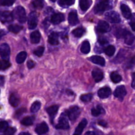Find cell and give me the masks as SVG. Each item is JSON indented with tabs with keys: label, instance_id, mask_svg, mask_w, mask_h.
Returning <instances> with one entry per match:
<instances>
[{
	"label": "cell",
	"instance_id": "cell-1",
	"mask_svg": "<svg viewBox=\"0 0 135 135\" xmlns=\"http://www.w3.org/2000/svg\"><path fill=\"white\" fill-rule=\"evenodd\" d=\"M13 16V18H15L16 19L18 20V22L21 23H25L26 21V11L24 9L23 7L22 6H17L15 9H14L13 12L12 13Z\"/></svg>",
	"mask_w": 135,
	"mask_h": 135
},
{
	"label": "cell",
	"instance_id": "cell-2",
	"mask_svg": "<svg viewBox=\"0 0 135 135\" xmlns=\"http://www.w3.org/2000/svg\"><path fill=\"white\" fill-rule=\"evenodd\" d=\"M112 8V5L109 1H102L98 3L94 7V11L96 14H102L106 10Z\"/></svg>",
	"mask_w": 135,
	"mask_h": 135
},
{
	"label": "cell",
	"instance_id": "cell-3",
	"mask_svg": "<svg viewBox=\"0 0 135 135\" xmlns=\"http://www.w3.org/2000/svg\"><path fill=\"white\" fill-rule=\"evenodd\" d=\"M80 113V109L78 106H73L70 108L65 112V114L69 117L71 121H75L79 117Z\"/></svg>",
	"mask_w": 135,
	"mask_h": 135
},
{
	"label": "cell",
	"instance_id": "cell-4",
	"mask_svg": "<svg viewBox=\"0 0 135 135\" xmlns=\"http://www.w3.org/2000/svg\"><path fill=\"white\" fill-rule=\"evenodd\" d=\"M10 47L7 44H2L0 46V56L3 60L9 61L10 57Z\"/></svg>",
	"mask_w": 135,
	"mask_h": 135
},
{
	"label": "cell",
	"instance_id": "cell-5",
	"mask_svg": "<svg viewBox=\"0 0 135 135\" xmlns=\"http://www.w3.org/2000/svg\"><path fill=\"white\" fill-rule=\"evenodd\" d=\"M105 19L112 23H119L121 22V17L115 11L108 12L105 15Z\"/></svg>",
	"mask_w": 135,
	"mask_h": 135
},
{
	"label": "cell",
	"instance_id": "cell-6",
	"mask_svg": "<svg viewBox=\"0 0 135 135\" xmlns=\"http://www.w3.org/2000/svg\"><path fill=\"white\" fill-rule=\"evenodd\" d=\"M55 128L57 129H63V130H67L69 129V124L67 121V116L65 113L61 115V117L59 119V122L55 126Z\"/></svg>",
	"mask_w": 135,
	"mask_h": 135
},
{
	"label": "cell",
	"instance_id": "cell-7",
	"mask_svg": "<svg viewBox=\"0 0 135 135\" xmlns=\"http://www.w3.org/2000/svg\"><path fill=\"white\" fill-rule=\"evenodd\" d=\"M28 25L29 29H34L38 25V16L35 11H32L29 14L28 19Z\"/></svg>",
	"mask_w": 135,
	"mask_h": 135
},
{
	"label": "cell",
	"instance_id": "cell-8",
	"mask_svg": "<svg viewBox=\"0 0 135 135\" xmlns=\"http://www.w3.org/2000/svg\"><path fill=\"white\" fill-rule=\"evenodd\" d=\"M126 95L127 90L124 86H119L116 88L114 92V96L118 98L120 101H123Z\"/></svg>",
	"mask_w": 135,
	"mask_h": 135
},
{
	"label": "cell",
	"instance_id": "cell-9",
	"mask_svg": "<svg viewBox=\"0 0 135 135\" xmlns=\"http://www.w3.org/2000/svg\"><path fill=\"white\" fill-rule=\"evenodd\" d=\"M97 30L99 32L106 33L110 31L111 27L109 24L104 21H100L97 25Z\"/></svg>",
	"mask_w": 135,
	"mask_h": 135
},
{
	"label": "cell",
	"instance_id": "cell-10",
	"mask_svg": "<svg viewBox=\"0 0 135 135\" xmlns=\"http://www.w3.org/2000/svg\"><path fill=\"white\" fill-rule=\"evenodd\" d=\"M13 20V16L12 13L9 11H0V21L3 23L12 22Z\"/></svg>",
	"mask_w": 135,
	"mask_h": 135
},
{
	"label": "cell",
	"instance_id": "cell-11",
	"mask_svg": "<svg viewBox=\"0 0 135 135\" xmlns=\"http://www.w3.org/2000/svg\"><path fill=\"white\" fill-rule=\"evenodd\" d=\"M49 127L45 122L38 124L35 129V132L38 135H43L48 132Z\"/></svg>",
	"mask_w": 135,
	"mask_h": 135
},
{
	"label": "cell",
	"instance_id": "cell-12",
	"mask_svg": "<svg viewBox=\"0 0 135 135\" xmlns=\"http://www.w3.org/2000/svg\"><path fill=\"white\" fill-rule=\"evenodd\" d=\"M46 112L48 113V115H50V121L51 123H53L54 121V119L55 118V115L57 113L58 110H59V105H51V106L48 107V108H46Z\"/></svg>",
	"mask_w": 135,
	"mask_h": 135
},
{
	"label": "cell",
	"instance_id": "cell-13",
	"mask_svg": "<svg viewBox=\"0 0 135 135\" xmlns=\"http://www.w3.org/2000/svg\"><path fill=\"white\" fill-rule=\"evenodd\" d=\"M68 21L69 23L72 26H75L79 23V20L76 11H73L70 12L68 16Z\"/></svg>",
	"mask_w": 135,
	"mask_h": 135
},
{
	"label": "cell",
	"instance_id": "cell-14",
	"mask_svg": "<svg viewBox=\"0 0 135 135\" xmlns=\"http://www.w3.org/2000/svg\"><path fill=\"white\" fill-rule=\"evenodd\" d=\"M111 94H112V90L110 89V88L107 86L100 88L98 92V95L102 99H105L109 97Z\"/></svg>",
	"mask_w": 135,
	"mask_h": 135
},
{
	"label": "cell",
	"instance_id": "cell-15",
	"mask_svg": "<svg viewBox=\"0 0 135 135\" xmlns=\"http://www.w3.org/2000/svg\"><path fill=\"white\" fill-rule=\"evenodd\" d=\"M65 20V16L63 13H58L53 15L51 17V22L54 25H58Z\"/></svg>",
	"mask_w": 135,
	"mask_h": 135
},
{
	"label": "cell",
	"instance_id": "cell-16",
	"mask_svg": "<svg viewBox=\"0 0 135 135\" xmlns=\"http://www.w3.org/2000/svg\"><path fill=\"white\" fill-rule=\"evenodd\" d=\"M92 76H93L94 79L96 83L100 82L103 79H104V74L101 70L98 69L97 68H95L92 71Z\"/></svg>",
	"mask_w": 135,
	"mask_h": 135
},
{
	"label": "cell",
	"instance_id": "cell-17",
	"mask_svg": "<svg viewBox=\"0 0 135 135\" xmlns=\"http://www.w3.org/2000/svg\"><path fill=\"white\" fill-rule=\"evenodd\" d=\"M89 60L92 61V63L99 65L102 67H104L105 65V61L104 58H103L102 57L98 56V55H94V56L91 57L89 58Z\"/></svg>",
	"mask_w": 135,
	"mask_h": 135
},
{
	"label": "cell",
	"instance_id": "cell-18",
	"mask_svg": "<svg viewBox=\"0 0 135 135\" xmlns=\"http://www.w3.org/2000/svg\"><path fill=\"white\" fill-rule=\"evenodd\" d=\"M87 125V120L86 119H83L81 121H80V123L79 124V125L77 126V127L75 129V133L73 135H81L82 133H83V130L84 129V128L86 127V126Z\"/></svg>",
	"mask_w": 135,
	"mask_h": 135
},
{
	"label": "cell",
	"instance_id": "cell-19",
	"mask_svg": "<svg viewBox=\"0 0 135 135\" xmlns=\"http://www.w3.org/2000/svg\"><path fill=\"white\" fill-rule=\"evenodd\" d=\"M121 10L122 12V14L123 15V17L125 18H130L131 17L132 15L131 11L130 8L129 7L128 5H127L126 4H122L121 5Z\"/></svg>",
	"mask_w": 135,
	"mask_h": 135
},
{
	"label": "cell",
	"instance_id": "cell-20",
	"mask_svg": "<svg viewBox=\"0 0 135 135\" xmlns=\"http://www.w3.org/2000/svg\"><path fill=\"white\" fill-rule=\"evenodd\" d=\"M9 104L13 107H17L19 104L20 98L17 94H11L9 99Z\"/></svg>",
	"mask_w": 135,
	"mask_h": 135
},
{
	"label": "cell",
	"instance_id": "cell-21",
	"mask_svg": "<svg viewBox=\"0 0 135 135\" xmlns=\"http://www.w3.org/2000/svg\"><path fill=\"white\" fill-rule=\"evenodd\" d=\"M48 42L51 45L59 44V35L56 32H52L48 36Z\"/></svg>",
	"mask_w": 135,
	"mask_h": 135
},
{
	"label": "cell",
	"instance_id": "cell-22",
	"mask_svg": "<svg viewBox=\"0 0 135 135\" xmlns=\"http://www.w3.org/2000/svg\"><path fill=\"white\" fill-rule=\"evenodd\" d=\"M41 38V34L38 30L32 32L30 34V40L32 44H38L40 42Z\"/></svg>",
	"mask_w": 135,
	"mask_h": 135
},
{
	"label": "cell",
	"instance_id": "cell-23",
	"mask_svg": "<svg viewBox=\"0 0 135 135\" xmlns=\"http://www.w3.org/2000/svg\"><path fill=\"white\" fill-rule=\"evenodd\" d=\"M92 3V1L91 0H80L79 1V5L82 11H86L90 8Z\"/></svg>",
	"mask_w": 135,
	"mask_h": 135
},
{
	"label": "cell",
	"instance_id": "cell-24",
	"mask_svg": "<svg viewBox=\"0 0 135 135\" xmlns=\"http://www.w3.org/2000/svg\"><path fill=\"white\" fill-rule=\"evenodd\" d=\"M91 113L94 117H98V116L100 115L105 113V110L103 109V108L101 105H98L96 108H92V111H91Z\"/></svg>",
	"mask_w": 135,
	"mask_h": 135
},
{
	"label": "cell",
	"instance_id": "cell-25",
	"mask_svg": "<svg viewBox=\"0 0 135 135\" xmlns=\"http://www.w3.org/2000/svg\"><path fill=\"white\" fill-rule=\"evenodd\" d=\"M129 32V31H128L126 29L118 28L115 32L114 34L117 38H125Z\"/></svg>",
	"mask_w": 135,
	"mask_h": 135
},
{
	"label": "cell",
	"instance_id": "cell-26",
	"mask_svg": "<svg viewBox=\"0 0 135 135\" xmlns=\"http://www.w3.org/2000/svg\"><path fill=\"white\" fill-rule=\"evenodd\" d=\"M80 51L83 54H88L90 51V44L88 41H84L81 45Z\"/></svg>",
	"mask_w": 135,
	"mask_h": 135
},
{
	"label": "cell",
	"instance_id": "cell-27",
	"mask_svg": "<svg viewBox=\"0 0 135 135\" xmlns=\"http://www.w3.org/2000/svg\"><path fill=\"white\" fill-rule=\"evenodd\" d=\"M26 57H27V53L26 51H21L17 55L16 61L18 64H21L26 60Z\"/></svg>",
	"mask_w": 135,
	"mask_h": 135
},
{
	"label": "cell",
	"instance_id": "cell-28",
	"mask_svg": "<svg viewBox=\"0 0 135 135\" xmlns=\"http://www.w3.org/2000/svg\"><path fill=\"white\" fill-rule=\"evenodd\" d=\"M111 79L114 83H119L122 80V77L117 72H113L110 75Z\"/></svg>",
	"mask_w": 135,
	"mask_h": 135
},
{
	"label": "cell",
	"instance_id": "cell-29",
	"mask_svg": "<svg viewBox=\"0 0 135 135\" xmlns=\"http://www.w3.org/2000/svg\"><path fill=\"white\" fill-rule=\"evenodd\" d=\"M75 3V1H71V0H60L58 1V4L59 6L63 8H67Z\"/></svg>",
	"mask_w": 135,
	"mask_h": 135
},
{
	"label": "cell",
	"instance_id": "cell-30",
	"mask_svg": "<svg viewBox=\"0 0 135 135\" xmlns=\"http://www.w3.org/2000/svg\"><path fill=\"white\" fill-rule=\"evenodd\" d=\"M34 117H25L22 121H21V124L25 126H30L32 125L34 123Z\"/></svg>",
	"mask_w": 135,
	"mask_h": 135
},
{
	"label": "cell",
	"instance_id": "cell-31",
	"mask_svg": "<svg viewBox=\"0 0 135 135\" xmlns=\"http://www.w3.org/2000/svg\"><path fill=\"white\" fill-rule=\"evenodd\" d=\"M22 29V26H20V25H11L8 27V30L11 32L15 33V34H17Z\"/></svg>",
	"mask_w": 135,
	"mask_h": 135
},
{
	"label": "cell",
	"instance_id": "cell-32",
	"mask_svg": "<svg viewBox=\"0 0 135 135\" xmlns=\"http://www.w3.org/2000/svg\"><path fill=\"white\" fill-rule=\"evenodd\" d=\"M104 51H105V54L108 56L112 57L114 55L115 52V47L113 46H112V45H109L108 47H105Z\"/></svg>",
	"mask_w": 135,
	"mask_h": 135
},
{
	"label": "cell",
	"instance_id": "cell-33",
	"mask_svg": "<svg viewBox=\"0 0 135 135\" xmlns=\"http://www.w3.org/2000/svg\"><path fill=\"white\" fill-rule=\"evenodd\" d=\"M84 29L83 28H77L72 31V34L76 38H80L84 34Z\"/></svg>",
	"mask_w": 135,
	"mask_h": 135
},
{
	"label": "cell",
	"instance_id": "cell-34",
	"mask_svg": "<svg viewBox=\"0 0 135 135\" xmlns=\"http://www.w3.org/2000/svg\"><path fill=\"white\" fill-rule=\"evenodd\" d=\"M124 39H125V42L127 44L131 45V44H133V43L134 42L135 37L133 34H131V33L129 32L128 33L127 35L126 36V37H125Z\"/></svg>",
	"mask_w": 135,
	"mask_h": 135
},
{
	"label": "cell",
	"instance_id": "cell-35",
	"mask_svg": "<svg viewBox=\"0 0 135 135\" xmlns=\"http://www.w3.org/2000/svg\"><path fill=\"white\" fill-rule=\"evenodd\" d=\"M41 108V103L39 101H36L34 102L32 105L31 108H30V111L32 113H36V112H38L39 109Z\"/></svg>",
	"mask_w": 135,
	"mask_h": 135
},
{
	"label": "cell",
	"instance_id": "cell-36",
	"mask_svg": "<svg viewBox=\"0 0 135 135\" xmlns=\"http://www.w3.org/2000/svg\"><path fill=\"white\" fill-rule=\"evenodd\" d=\"M11 66V63L9 61H5L0 59V70H5L9 68Z\"/></svg>",
	"mask_w": 135,
	"mask_h": 135
},
{
	"label": "cell",
	"instance_id": "cell-37",
	"mask_svg": "<svg viewBox=\"0 0 135 135\" xmlns=\"http://www.w3.org/2000/svg\"><path fill=\"white\" fill-rule=\"evenodd\" d=\"M32 6L34 8V9H42L43 7V1H40V0H36V1H34L32 2L31 4Z\"/></svg>",
	"mask_w": 135,
	"mask_h": 135
},
{
	"label": "cell",
	"instance_id": "cell-38",
	"mask_svg": "<svg viewBox=\"0 0 135 135\" xmlns=\"http://www.w3.org/2000/svg\"><path fill=\"white\" fill-rule=\"evenodd\" d=\"M92 98V94H83L80 96V100L83 102H90Z\"/></svg>",
	"mask_w": 135,
	"mask_h": 135
},
{
	"label": "cell",
	"instance_id": "cell-39",
	"mask_svg": "<svg viewBox=\"0 0 135 135\" xmlns=\"http://www.w3.org/2000/svg\"><path fill=\"white\" fill-rule=\"evenodd\" d=\"M135 67V55L126 63L125 67L127 69H131Z\"/></svg>",
	"mask_w": 135,
	"mask_h": 135
},
{
	"label": "cell",
	"instance_id": "cell-40",
	"mask_svg": "<svg viewBox=\"0 0 135 135\" xmlns=\"http://www.w3.org/2000/svg\"><path fill=\"white\" fill-rule=\"evenodd\" d=\"M44 52V47H42V46H40L38 47L35 51H34V55H36L38 57H41L43 55Z\"/></svg>",
	"mask_w": 135,
	"mask_h": 135
},
{
	"label": "cell",
	"instance_id": "cell-41",
	"mask_svg": "<svg viewBox=\"0 0 135 135\" xmlns=\"http://www.w3.org/2000/svg\"><path fill=\"white\" fill-rule=\"evenodd\" d=\"M8 128L7 121H0V133H4Z\"/></svg>",
	"mask_w": 135,
	"mask_h": 135
},
{
	"label": "cell",
	"instance_id": "cell-42",
	"mask_svg": "<svg viewBox=\"0 0 135 135\" xmlns=\"http://www.w3.org/2000/svg\"><path fill=\"white\" fill-rule=\"evenodd\" d=\"M15 1H7V0H3L0 1V6H5V7H10L13 5Z\"/></svg>",
	"mask_w": 135,
	"mask_h": 135
},
{
	"label": "cell",
	"instance_id": "cell-43",
	"mask_svg": "<svg viewBox=\"0 0 135 135\" xmlns=\"http://www.w3.org/2000/svg\"><path fill=\"white\" fill-rule=\"evenodd\" d=\"M131 27L133 31H135V13H133L130 18V22H129Z\"/></svg>",
	"mask_w": 135,
	"mask_h": 135
},
{
	"label": "cell",
	"instance_id": "cell-44",
	"mask_svg": "<svg viewBox=\"0 0 135 135\" xmlns=\"http://www.w3.org/2000/svg\"><path fill=\"white\" fill-rule=\"evenodd\" d=\"M16 131V129L13 127H8L5 131V135H13Z\"/></svg>",
	"mask_w": 135,
	"mask_h": 135
},
{
	"label": "cell",
	"instance_id": "cell-45",
	"mask_svg": "<svg viewBox=\"0 0 135 135\" xmlns=\"http://www.w3.org/2000/svg\"><path fill=\"white\" fill-rule=\"evenodd\" d=\"M35 66V63H34L33 61L30 60V61H28L27 62V67L28 69H32L33 67Z\"/></svg>",
	"mask_w": 135,
	"mask_h": 135
},
{
	"label": "cell",
	"instance_id": "cell-46",
	"mask_svg": "<svg viewBox=\"0 0 135 135\" xmlns=\"http://www.w3.org/2000/svg\"><path fill=\"white\" fill-rule=\"evenodd\" d=\"M25 112H26V109H25V108H22V109H18V110L17 111V112H16V116H19L21 115H22V113H25Z\"/></svg>",
	"mask_w": 135,
	"mask_h": 135
},
{
	"label": "cell",
	"instance_id": "cell-47",
	"mask_svg": "<svg viewBox=\"0 0 135 135\" xmlns=\"http://www.w3.org/2000/svg\"><path fill=\"white\" fill-rule=\"evenodd\" d=\"M131 86L133 89L135 90V73L132 74V83Z\"/></svg>",
	"mask_w": 135,
	"mask_h": 135
},
{
	"label": "cell",
	"instance_id": "cell-48",
	"mask_svg": "<svg viewBox=\"0 0 135 135\" xmlns=\"http://www.w3.org/2000/svg\"><path fill=\"white\" fill-rule=\"evenodd\" d=\"M108 43V40H105V38H102V39L99 40V44H100V45H102V46H104V45L107 44Z\"/></svg>",
	"mask_w": 135,
	"mask_h": 135
},
{
	"label": "cell",
	"instance_id": "cell-49",
	"mask_svg": "<svg viewBox=\"0 0 135 135\" xmlns=\"http://www.w3.org/2000/svg\"><path fill=\"white\" fill-rule=\"evenodd\" d=\"M98 125H101V126H102V127H106L107 123L105 122V121H102H102H98Z\"/></svg>",
	"mask_w": 135,
	"mask_h": 135
},
{
	"label": "cell",
	"instance_id": "cell-50",
	"mask_svg": "<svg viewBox=\"0 0 135 135\" xmlns=\"http://www.w3.org/2000/svg\"><path fill=\"white\" fill-rule=\"evenodd\" d=\"M5 83V78L3 76H0V86H3Z\"/></svg>",
	"mask_w": 135,
	"mask_h": 135
},
{
	"label": "cell",
	"instance_id": "cell-51",
	"mask_svg": "<svg viewBox=\"0 0 135 135\" xmlns=\"http://www.w3.org/2000/svg\"><path fill=\"white\" fill-rule=\"evenodd\" d=\"M5 34V32L4 31V30H0V40L1 39V38H2V37Z\"/></svg>",
	"mask_w": 135,
	"mask_h": 135
},
{
	"label": "cell",
	"instance_id": "cell-52",
	"mask_svg": "<svg viewBox=\"0 0 135 135\" xmlns=\"http://www.w3.org/2000/svg\"><path fill=\"white\" fill-rule=\"evenodd\" d=\"M85 135H96V133L93 131H88L87 133H86Z\"/></svg>",
	"mask_w": 135,
	"mask_h": 135
},
{
	"label": "cell",
	"instance_id": "cell-53",
	"mask_svg": "<svg viewBox=\"0 0 135 135\" xmlns=\"http://www.w3.org/2000/svg\"><path fill=\"white\" fill-rule=\"evenodd\" d=\"M18 135H31L30 133H26V132H22V133H21Z\"/></svg>",
	"mask_w": 135,
	"mask_h": 135
},
{
	"label": "cell",
	"instance_id": "cell-54",
	"mask_svg": "<svg viewBox=\"0 0 135 135\" xmlns=\"http://www.w3.org/2000/svg\"><path fill=\"white\" fill-rule=\"evenodd\" d=\"M134 3H135V1H134Z\"/></svg>",
	"mask_w": 135,
	"mask_h": 135
}]
</instances>
